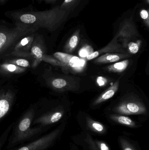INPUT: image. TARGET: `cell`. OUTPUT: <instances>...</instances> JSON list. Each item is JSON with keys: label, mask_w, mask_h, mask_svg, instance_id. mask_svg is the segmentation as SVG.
Returning <instances> with one entry per match:
<instances>
[{"label": "cell", "mask_w": 149, "mask_h": 150, "mask_svg": "<svg viewBox=\"0 0 149 150\" xmlns=\"http://www.w3.org/2000/svg\"><path fill=\"white\" fill-rule=\"evenodd\" d=\"M70 12L71 10L64 9L60 6H57L43 11H12L10 16L16 23L38 28H45L53 31L66 21Z\"/></svg>", "instance_id": "obj_1"}, {"label": "cell", "mask_w": 149, "mask_h": 150, "mask_svg": "<svg viewBox=\"0 0 149 150\" xmlns=\"http://www.w3.org/2000/svg\"><path fill=\"white\" fill-rule=\"evenodd\" d=\"M35 114L33 109L29 110L17 122L13 123L5 149L36 140L50 129L45 127L32 126Z\"/></svg>", "instance_id": "obj_2"}, {"label": "cell", "mask_w": 149, "mask_h": 150, "mask_svg": "<svg viewBox=\"0 0 149 150\" xmlns=\"http://www.w3.org/2000/svg\"><path fill=\"white\" fill-rule=\"evenodd\" d=\"M39 28L21 23H16L15 26L9 28L0 26V58L11 51L17 41L27 34L36 33Z\"/></svg>", "instance_id": "obj_3"}, {"label": "cell", "mask_w": 149, "mask_h": 150, "mask_svg": "<svg viewBox=\"0 0 149 150\" xmlns=\"http://www.w3.org/2000/svg\"><path fill=\"white\" fill-rule=\"evenodd\" d=\"M66 124L63 123L55 129L45 133L36 140L4 150H48L60 140L66 129Z\"/></svg>", "instance_id": "obj_4"}, {"label": "cell", "mask_w": 149, "mask_h": 150, "mask_svg": "<svg viewBox=\"0 0 149 150\" xmlns=\"http://www.w3.org/2000/svg\"><path fill=\"white\" fill-rule=\"evenodd\" d=\"M71 140L74 144L84 150H111L106 142L95 139L93 136L84 131L73 136Z\"/></svg>", "instance_id": "obj_5"}, {"label": "cell", "mask_w": 149, "mask_h": 150, "mask_svg": "<svg viewBox=\"0 0 149 150\" xmlns=\"http://www.w3.org/2000/svg\"><path fill=\"white\" fill-rule=\"evenodd\" d=\"M53 55L62 65L68 67L76 72L82 71L85 66V60L71 54L57 52Z\"/></svg>", "instance_id": "obj_6"}, {"label": "cell", "mask_w": 149, "mask_h": 150, "mask_svg": "<svg viewBox=\"0 0 149 150\" xmlns=\"http://www.w3.org/2000/svg\"><path fill=\"white\" fill-rule=\"evenodd\" d=\"M82 130L93 136L106 135L108 133V129L104 124L94 120L88 116L85 117L80 123Z\"/></svg>", "instance_id": "obj_7"}, {"label": "cell", "mask_w": 149, "mask_h": 150, "mask_svg": "<svg viewBox=\"0 0 149 150\" xmlns=\"http://www.w3.org/2000/svg\"><path fill=\"white\" fill-rule=\"evenodd\" d=\"M113 111L116 114L124 115H139L147 114V110L139 102H125L116 106Z\"/></svg>", "instance_id": "obj_8"}, {"label": "cell", "mask_w": 149, "mask_h": 150, "mask_svg": "<svg viewBox=\"0 0 149 150\" xmlns=\"http://www.w3.org/2000/svg\"><path fill=\"white\" fill-rule=\"evenodd\" d=\"M138 35L137 30L132 18L125 19L120 25L119 31L116 35L117 39L122 40L123 45H127L128 41L133 37Z\"/></svg>", "instance_id": "obj_9"}, {"label": "cell", "mask_w": 149, "mask_h": 150, "mask_svg": "<svg viewBox=\"0 0 149 150\" xmlns=\"http://www.w3.org/2000/svg\"><path fill=\"white\" fill-rule=\"evenodd\" d=\"M36 33H32L27 34L20 39L15 45L13 48L12 53L15 54L26 56L28 54V52L31 49L32 43L35 38Z\"/></svg>", "instance_id": "obj_10"}, {"label": "cell", "mask_w": 149, "mask_h": 150, "mask_svg": "<svg viewBox=\"0 0 149 150\" xmlns=\"http://www.w3.org/2000/svg\"><path fill=\"white\" fill-rule=\"evenodd\" d=\"M117 38L115 36L113 39L109 44L102 49L98 51L94 52L91 54L88 55L86 58L87 60L93 59L98 57L99 55L103 53H126V52L123 49V47L118 44L117 42Z\"/></svg>", "instance_id": "obj_11"}, {"label": "cell", "mask_w": 149, "mask_h": 150, "mask_svg": "<svg viewBox=\"0 0 149 150\" xmlns=\"http://www.w3.org/2000/svg\"><path fill=\"white\" fill-rule=\"evenodd\" d=\"M109 120L116 124L131 128H138L141 127V125L133 120L131 118L126 115L118 114H113L108 117Z\"/></svg>", "instance_id": "obj_12"}, {"label": "cell", "mask_w": 149, "mask_h": 150, "mask_svg": "<svg viewBox=\"0 0 149 150\" xmlns=\"http://www.w3.org/2000/svg\"><path fill=\"white\" fill-rule=\"evenodd\" d=\"M130 55L128 53H110L102 54L95 60L94 62L97 64L111 63L116 62L125 58H128Z\"/></svg>", "instance_id": "obj_13"}, {"label": "cell", "mask_w": 149, "mask_h": 150, "mask_svg": "<svg viewBox=\"0 0 149 150\" xmlns=\"http://www.w3.org/2000/svg\"><path fill=\"white\" fill-rule=\"evenodd\" d=\"M118 142L120 150H141L137 141L125 135L120 136L118 137Z\"/></svg>", "instance_id": "obj_14"}, {"label": "cell", "mask_w": 149, "mask_h": 150, "mask_svg": "<svg viewBox=\"0 0 149 150\" xmlns=\"http://www.w3.org/2000/svg\"><path fill=\"white\" fill-rule=\"evenodd\" d=\"M119 87V81L117 80L113 85L108 88L106 91H105L94 101L93 104V105H99L112 98L118 91Z\"/></svg>", "instance_id": "obj_15"}, {"label": "cell", "mask_w": 149, "mask_h": 150, "mask_svg": "<svg viewBox=\"0 0 149 150\" xmlns=\"http://www.w3.org/2000/svg\"><path fill=\"white\" fill-rule=\"evenodd\" d=\"M42 45L43 40L41 36L36 34L31 51V54L38 59H42L44 54V51L43 47H42Z\"/></svg>", "instance_id": "obj_16"}, {"label": "cell", "mask_w": 149, "mask_h": 150, "mask_svg": "<svg viewBox=\"0 0 149 150\" xmlns=\"http://www.w3.org/2000/svg\"><path fill=\"white\" fill-rule=\"evenodd\" d=\"M80 30L73 33L66 45L65 50L67 52H72L77 47L80 40Z\"/></svg>", "instance_id": "obj_17"}, {"label": "cell", "mask_w": 149, "mask_h": 150, "mask_svg": "<svg viewBox=\"0 0 149 150\" xmlns=\"http://www.w3.org/2000/svg\"><path fill=\"white\" fill-rule=\"evenodd\" d=\"M129 60L128 59L122 61L108 66L107 68V69L110 72L122 73L127 69L129 65Z\"/></svg>", "instance_id": "obj_18"}, {"label": "cell", "mask_w": 149, "mask_h": 150, "mask_svg": "<svg viewBox=\"0 0 149 150\" xmlns=\"http://www.w3.org/2000/svg\"><path fill=\"white\" fill-rule=\"evenodd\" d=\"M13 124V123L8 126V128L4 130V131H3L1 135L0 136V150L2 149L4 144L7 142L8 137L11 131Z\"/></svg>", "instance_id": "obj_19"}, {"label": "cell", "mask_w": 149, "mask_h": 150, "mask_svg": "<svg viewBox=\"0 0 149 150\" xmlns=\"http://www.w3.org/2000/svg\"><path fill=\"white\" fill-rule=\"evenodd\" d=\"M1 68L4 71L9 73H15V72H18L19 71H22L20 67H17L15 64H3L1 66Z\"/></svg>", "instance_id": "obj_20"}, {"label": "cell", "mask_w": 149, "mask_h": 150, "mask_svg": "<svg viewBox=\"0 0 149 150\" xmlns=\"http://www.w3.org/2000/svg\"><path fill=\"white\" fill-rule=\"evenodd\" d=\"M141 40H138L136 42H129L127 44L128 49L129 53L131 54H136L138 52L141 46Z\"/></svg>", "instance_id": "obj_21"}, {"label": "cell", "mask_w": 149, "mask_h": 150, "mask_svg": "<svg viewBox=\"0 0 149 150\" xmlns=\"http://www.w3.org/2000/svg\"><path fill=\"white\" fill-rule=\"evenodd\" d=\"M94 50L92 47L86 45L82 47L78 52L79 55L81 59L86 58L88 55L93 52Z\"/></svg>", "instance_id": "obj_22"}, {"label": "cell", "mask_w": 149, "mask_h": 150, "mask_svg": "<svg viewBox=\"0 0 149 150\" xmlns=\"http://www.w3.org/2000/svg\"><path fill=\"white\" fill-rule=\"evenodd\" d=\"M52 85L57 89H61L66 86L67 84L66 81L63 79H56L52 81Z\"/></svg>", "instance_id": "obj_23"}, {"label": "cell", "mask_w": 149, "mask_h": 150, "mask_svg": "<svg viewBox=\"0 0 149 150\" xmlns=\"http://www.w3.org/2000/svg\"><path fill=\"white\" fill-rule=\"evenodd\" d=\"M78 1V0H64L60 6L64 9L71 10L73 6L75 5Z\"/></svg>", "instance_id": "obj_24"}, {"label": "cell", "mask_w": 149, "mask_h": 150, "mask_svg": "<svg viewBox=\"0 0 149 150\" xmlns=\"http://www.w3.org/2000/svg\"><path fill=\"white\" fill-rule=\"evenodd\" d=\"M11 62L13 63L12 64H15V65H16L17 66L24 68L28 67L30 66L29 62L24 59H18L16 60L15 61Z\"/></svg>", "instance_id": "obj_25"}, {"label": "cell", "mask_w": 149, "mask_h": 150, "mask_svg": "<svg viewBox=\"0 0 149 150\" xmlns=\"http://www.w3.org/2000/svg\"><path fill=\"white\" fill-rule=\"evenodd\" d=\"M140 15L143 20L144 21L146 25L148 27H149V12L147 10L142 9L140 12Z\"/></svg>", "instance_id": "obj_26"}, {"label": "cell", "mask_w": 149, "mask_h": 150, "mask_svg": "<svg viewBox=\"0 0 149 150\" xmlns=\"http://www.w3.org/2000/svg\"><path fill=\"white\" fill-rule=\"evenodd\" d=\"M107 80L103 77H98L97 79V83L99 86H103L106 83Z\"/></svg>", "instance_id": "obj_27"}, {"label": "cell", "mask_w": 149, "mask_h": 150, "mask_svg": "<svg viewBox=\"0 0 149 150\" xmlns=\"http://www.w3.org/2000/svg\"><path fill=\"white\" fill-rule=\"evenodd\" d=\"M69 150H78V146L74 144L73 143H71Z\"/></svg>", "instance_id": "obj_28"}, {"label": "cell", "mask_w": 149, "mask_h": 150, "mask_svg": "<svg viewBox=\"0 0 149 150\" xmlns=\"http://www.w3.org/2000/svg\"><path fill=\"white\" fill-rule=\"evenodd\" d=\"M39 1H44L48 4H54L57 1V0H37Z\"/></svg>", "instance_id": "obj_29"}, {"label": "cell", "mask_w": 149, "mask_h": 150, "mask_svg": "<svg viewBox=\"0 0 149 150\" xmlns=\"http://www.w3.org/2000/svg\"><path fill=\"white\" fill-rule=\"evenodd\" d=\"M7 0H0V4H3Z\"/></svg>", "instance_id": "obj_30"}, {"label": "cell", "mask_w": 149, "mask_h": 150, "mask_svg": "<svg viewBox=\"0 0 149 150\" xmlns=\"http://www.w3.org/2000/svg\"><path fill=\"white\" fill-rule=\"evenodd\" d=\"M78 150H84L83 149H80V148H79L78 147Z\"/></svg>", "instance_id": "obj_31"}]
</instances>
